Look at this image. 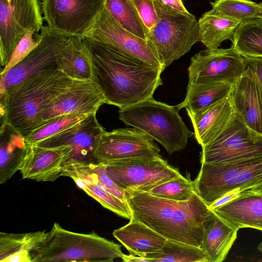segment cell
<instances>
[{
	"mask_svg": "<svg viewBox=\"0 0 262 262\" xmlns=\"http://www.w3.org/2000/svg\"><path fill=\"white\" fill-rule=\"evenodd\" d=\"M84 38L91 55L94 81L103 93L106 103L124 108L152 98L162 85V69L112 46Z\"/></svg>",
	"mask_w": 262,
	"mask_h": 262,
	"instance_id": "1",
	"label": "cell"
},
{
	"mask_svg": "<svg viewBox=\"0 0 262 262\" xmlns=\"http://www.w3.org/2000/svg\"><path fill=\"white\" fill-rule=\"evenodd\" d=\"M125 193L130 220L143 223L167 239L201 247L210 209L196 192L185 201L156 197L147 192Z\"/></svg>",
	"mask_w": 262,
	"mask_h": 262,
	"instance_id": "2",
	"label": "cell"
},
{
	"mask_svg": "<svg viewBox=\"0 0 262 262\" xmlns=\"http://www.w3.org/2000/svg\"><path fill=\"white\" fill-rule=\"evenodd\" d=\"M73 81L58 68L51 69L7 90L0 94L1 122L26 137L35 128L45 108Z\"/></svg>",
	"mask_w": 262,
	"mask_h": 262,
	"instance_id": "3",
	"label": "cell"
},
{
	"mask_svg": "<svg viewBox=\"0 0 262 262\" xmlns=\"http://www.w3.org/2000/svg\"><path fill=\"white\" fill-rule=\"evenodd\" d=\"M123 254L120 245L94 232H75L55 222L31 256L32 262H113Z\"/></svg>",
	"mask_w": 262,
	"mask_h": 262,
	"instance_id": "4",
	"label": "cell"
},
{
	"mask_svg": "<svg viewBox=\"0 0 262 262\" xmlns=\"http://www.w3.org/2000/svg\"><path fill=\"white\" fill-rule=\"evenodd\" d=\"M176 106L153 98L120 108L119 119L126 125L138 128L160 143L169 155L184 149L188 138L194 135L184 123Z\"/></svg>",
	"mask_w": 262,
	"mask_h": 262,
	"instance_id": "5",
	"label": "cell"
},
{
	"mask_svg": "<svg viewBox=\"0 0 262 262\" xmlns=\"http://www.w3.org/2000/svg\"><path fill=\"white\" fill-rule=\"evenodd\" d=\"M195 192L209 207L235 190L262 192V156L223 164L201 163Z\"/></svg>",
	"mask_w": 262,
	"mask_h": 262,
	"instance_id": "6",
	"label": "cell"
},
{
	"mask_svg": "<svg viewBox=\"0 0 262 262\" xmlns=\"http://www.w3.org/2000/svg\"><path fill=\"white\" fill-rule=\"evenodd\" d=\"M158 16L146 40L164 69L201 41L198 21L188 11L181 12L154 0Z\"/></svg>",
	"mask_w": 262,
	"mask_h": 262,
	"instance_id": "7",
	"label": "cell"
},
{
	"mask_svg": "<svg viewBox=\"0 0 262 262\" xmlns=\"http://www.w3.org/2000/svg\"><path fill=\"white\" fill-rule=\"evenodd\" d=\"M262 156V134L238 115L211 142L202 147L201 163L223 164Z\"/></svg>",
	"mask_w": 262,
	"mask_h": 262,
	"instance_id": "8",
	"label": "cell"
},
{
	"mask_svg": "<svg viewBox=\"0 0 262 262\" xmlns=\"http://www.w3.org/2000/svg\"><path fill=\"white\" fill-rule=\"evenodd\" d=\"M105 6V0H42L43 19L55 32L83 37Z\"/></svg>",
	"mask_w": 262,
	"mask_h": 262,
	"instance_id": "9",
	"label": "cell"
},
{
	"mask_svg": "<svg viewBox=\"0 0 262 262\" xmlns=\"http://www.w3.org/2000/svg\"><path fill=\"white\" fill-rule=\"evenodd\" d=\"M154 139L135 127L105 131L94 152L98 163H108L161 157Z\"/></svg>",
	"mask_w": 262,
	"mask_h": 262,
	"instance_id": "10",
	"label": "cell"
},
{
	"mask_svg": "<svg viewBox=\"0 0 262 262\" xmlns=\"http://www.w3.org/2000/svg\"><path fill=\"white\" fill-rule=\"evenodd\" d=\"M104 165L107 174L124 191L147 192L164 182L182 176L161 156Z\"/></svg>",
	"mask_w": 262,
	"mask_h": 262,
	"instance_id": "11",
	"label": "cell"
},
{
	"mask_svg": "<svg viewBox=\"0 0 262 262\" xmlns=\"http://www.w3.org/2000/svg\"><path fill=\"white\" fill-rule=\"evenodd\" d=\"M69 39L48 25L42 26L37 46L21 61L0 74V94L40 72L58 68L57 56Z\"/></svg>",
	"mask_w": 262,
	"mask_h": 262,
	"instance_id": "12",
	"label": "cell"
},
{
	"mask_svg": "<svg viewBox=\"0 0 262 262\" xmlns=\"http://www.w3.org/2000/svg\"><path fill=\"white\" fill-rule=\"evenodd\" d=\"M247 67L245 57L232 46L207 48L191 57L188 69V83L234 82Z\"/></svg>",
	"mask_w": 262,
	"mask_h": 262,
	"instance_id": "13",
	"label": "cell"
},
{
	"mask_svg": "<svg viewBox=\"0 0 262 262\" xmlns=\"http://www.w3.org/2000/svg\"><path fill=\"white\" fill-rule=\"evenodd\" d=\"M83 37L112 46L153 67L164 70L147 40L123 28L105 6Z\"/></svg>",
	"mask_w": 262,
	"mask_h": 262,
	"instance_id": "14",
	"label": "cell"
},
{
	"mask_svg": "<svg viewBox=\"0 0 262 262\" xmlns=\"http://www.w3.org/2000/svg\"><path fill=\"white\" fill-rule=\"evenodd\" d=\"M104 103L105 97L96 82L73 80L68 89L45 108L34 129L42 122L58 116L97 112Z\"/></svg>",
	"mask_w": 262,
	"mask_h": 262,
	"instance_id": "15",
	"label": "cell"
},
{
	"mask_svg": "<svg viewBox=\"0 0 262 262\" xmlns=\"http://www.w3.org/2000/svg\"><path fill=\"white\" fill-rule=\"evenodd\" d=\"M105 131L97 120L95 112L73 126L35 145L51 148L68 146L71 150L70 159L87 163H98L94 152Z\"/></svg>",
	"mask_w": 262,
	"mask_h": 262,
	"instance_id": "16",
	"label": "cell"
},
{
	"mask_svg": "<svg viewBox=\"0 0 262 262\" xmlns=\"http://www.w3.org/2000/svg\"><path fill=\"white\" fill-rule=\"evenodd\" d=\"M92 163L70 159L63 166L61 176L71 178L80 189L104 208L130 220L132 214L127 202L111 193L100 183L93 169Z\"/></svg>",
	"mask_w": 262,
	"mask_h": 262,
	"instance_id": "17",
	"label": "cell"
},
{
	"mask_svg": "<svg viewBox=\"0 0 262 262\" xmlns=\"http://www.w3.org/2000/svg\"><path fill=\"white\" fill-rule=\"evenodd\" d=\"M71 155L68 146L51 148L30 144L18 171L23 179L53 182L61 176L63 166Z\"/></svg>",
	"mask_w": 262,
	"mask_h": 262,
	"instance_id": "18",
	"label": "cell"
},
{
	"mask_svg": "<svg viewBox=\"0 0 262 262\" xmlns=\"http://www.w3.org/2000/svg\"><path fill=\"white\" fill-rule=\"evenodd\" d=\"M187 112L192 124L194 136L202 147L216 138L238 115L231 94L198 111Z\"/></svg>",
	"mask_w": 262,
	"mask_h": 262,
	"instance_id": "19",
	"label": "cell"
},
{
	"mask_svg": "<svg viewBox=\"0 0 262 262\" xmlns=\"http://www.w3.org/2000/svg\"><path fill=\"white\" fill-rule=\"evenodd\" d=\"M231 96L237 114L249 127L262 134V86L249 67L234 82Z\"/></svg>",
	"mask_w": 262,
	"mask_h": 262,
	"instance_id": "20",
	"label": "cell"
},
{
	"mask_svg": "<svg viewBox=\"0 0 262 262\" xmlns=\"http://www.w3.org/2000/svg\"><path fill=\"white\" fill-rule=\"evenodd\" d=\"M211 210L230 226L262 231V192H243L238 197Z\"/></svg>",
	"mask_w": 262,
	"mask_h": 262,
	"instance_id": "21",
	"label": "cell"
},
{
	"mask_svg": "<svg viewBox=\"0 0 262 262\" xmlns=\"http://www.w3.org/2000/svg\"><path fill=\"white\" fill-rule=\"evenodd\" d=\"M113 235L131 254L143 257L161 252L167 240L143 223L133 220L115 230Z\"/></svg>",
	"mask_w": 262,
	"mask_h": 262,
	"instance_id": "22",
	"label": "cell"
},
{
	"mask_svg": "<svg viewBox=\"0 0 262 262\" xmlns=\"http://www.w3.org/2000/svg\"><path fill=\"white\" fill-rule=\"evenodd\" d=\"M237 231L210 210L204 224L201 246L207 262H221L225 259L237 237Z\"/></svg>",
	"mask_w": 262,
	"mask_h": 262,
	"instance_id": "23",
	"label": "cell"
},
{
	"mask_svg": "<svg viewBox=\"0 0 262 262\" xmlns=\"http://www.w3.org/2000/svg\"><path fill=\"white\" fill-rule=\"evenodd\" d=\"M57 62L58 68L72 80L94 81L91 55L83 37L70 36Z\"/></svg>",
	"mask_w": 262,
	"mask_h": 262,
	"instance_id": "24",
	"label": "cell"
},
{
	"mask_svg": "<svg viewBox=\"0 0 262 262\" xmlns=\"http://www.w3.org/2000/svg\"><path fill=\"white\" fill-rule=\"evenodd\" d=\"M30 144L25 137L7 123L1 122L0 129V184L9 180L19 170V165Z\"/></svg>",
	"mask_w": 262,
	"mask_h": 262,
	"instance_id": "25",
	"label": "cell"
},
{
	"mask_svg": "<svg viewBox=\"0 0 262 262\" xmlns=\"http://www.w3.org/2000/svg\"><path fill=\"white\" fill-rule=\"evenodd\" d=\"M46 231L24 233L0 232L1 262H32L31 252L47 237Z\"/></svg>",
	"mask_w": 262,
	"mask_h": 262,
	"instance_id": "26",
	"label": "cell"
},
{
	"mask_svg": "<svg viewBox=\"0 0 262 262\" xmlns=\"http://www.w3.org/2000/svg\"><path fill=\"white\" fill-rule=\"evenodd\" d=\"M233 87L231 81L188 83L185 98L176 107L178 110L185 108L187 111H198L230 95Z\"/></svg>",
	"mask_w": 262,
	"mask_h": 262,
	"instance_id": "27",
	"label": "cell"
},
{
	"mask_svg": "<svg viewBox=\"0 0 262 262\" xmlns=\"http://www.w3.org/2000/svg\"><path fill=\"white\" fill-rule=\"evenodd\" d=\"M239 20L214 13H204L198 21L201 41L207 48H217L226 40H232Z\"/></svg>",
	"mask_w": 262,
	"mask_h": 262,
	"instance_id": "28",
	"label": "cell"
},
{
	"mask_svg": "<svg viewBox=\"0 0 262 262\" xmlns=\"http://www.w3.org/2000/svg\"><path fill=\"white\" fill-rule=\"evenodd\" d=\"M231 41V46L243 56L262 57V18L241 22Z\"/></svg>",
	"mask_w": 262,
	"mask_h": 262,
	"instance_id": "29",
	"label": "cell"
},
{
	"mask_svg": "<svg viewBox=\"0 0 262 262\" xmlns=\"http://www.w3.org/2000/svg\"><path fill=\"white\" fill-rule=\"evenodd\" d=\"M25 33L13 18L8 0H0V59L2 67L7 64L15 47Z\"/></svg>",
	"mask_w": 262,
	"mask_h": 262,
	"instance_id": "30",
	"label": "cell"
},
{
	"mask_svg": "<svg viewBox=\"0 0 262 262\" xmlns=\"http://www.w3.org/2000/svg\"><path fill=\"white\" fill-rule=\"evenodd\" d=\"M105 7L123 28L146 40L148 31L130 0H105Z\"/></svg>",
	"mask_w": 262,
	"mask_h": 262,
	"instance_id": "31",
	"label": "cell"
},
{
	"mask_svg": "<svg viewBox=\"0 0 262 262\" xmlns=\"http://www.w3.org/2000/svg\"><path fill=\"white\" fill-rule=\"evenodd\" d=\"M145 257L150 262H207V256L201 247L169 239L161 252L148 254Z\"/></svg>",
	"mask_w": 262,
	"mask_h": 262,
	"instance_id": "32",
	"label": "cell"
},
{
	"mask_svg": "<svg viewBox=\"0 0 262 262\" xmlns=\"http://www.w3.org/2000/svg\"><path fill=\"white\" fill-rule=\"evenodd\" d=\"M14 21L25 32L31 29L39 31L43 17L40 0H8Z\"/></svg>",
	"mask_w": 262,
	"mask_h": 262,
	"instance_id": "33",
	"label": "cell"
},
{
	"mask_svg": "<svg viewBox=\"0 0 262 262\" xmlns=\"http://www.w3.org/2000/svg\"><path fill=\"white\" fill-rule=\"evenodd\" d=\"M210 4L214 13L242 22L262 18V6L250 0H215Z\"/></svg>",
	"mask_w": 262,
	"mask_h": 262,
	"instance_id": "34",
	"label": "cell"
},
{
	"mask_svg": "<svg viewBox=\"0 0 262 262\" xmlns=\"http://www.w3.org/2000/svg\"><path fill=\"white\" fill-rule=\"evenodd\" d=\"M90 115L77 113L53 117L42 122L25 137V138L30 144H36L73 126Z\"/></svg>",
	"mask_w": 262,
	"mask_h": 262,
	"instance_id": "35",
	"label": "cell"
},
{
	"mask_svg": "<svg viewBox=\"0 0 262 262\" xmlns=\"http://www.w3.org/2000/svg\"><path fill=\"white\" fill-rule=\"evenodd\" d=\"M151 195L177 201L190 199L195 193L194 181L183 176L164 182L147 191Z\"/></svg>",
	"mask_w": 262,
	"mask_h": 262,
	"instance_id": "36",
	"label": "cell"
},
{
	"mask_svg": "<svg viewBox=\"0 0 262 262\" xmlns=\"http://www.w3.org/2000/svg\"><path fill=\"white\" fill-rule=\"evenodd\" d=\"M39 39V31L34 29L28 30L15 47L1 74L7 72L21 61L37 46Z\"/></svg>",
	"mask_w": 262,
	"mask_h": 262,
	"instance_id": "37",
	"label": "cell"
},
{
	"mask_svg": "<svg viewBox=\"0 0 262 262\" xmlns=\"http://www.w3.org/2000/svg\"><path fill=\"white\" fill-rule=\"evenodd\" d=\"M130 1L148 31L155 27L158 22V16L154 0Z\"/></svg>",
	"mask_w": 262,
	"mask_h": 262,
	"instance_id": "38",
	"label": "cell"
},
{
	"mask_svg": "<svg viewBox=\"0 0 262 262\" xmlns=\"http://www.w3.org/2000/svg\"><path fill=\"white\" fill-rule=\"evenodd\" d=\"M249 67L255 73L262 86V57L244 56Z\"/></svg>",
	"mask_w": 262,
	"mask_h": 262,
	"instance_id": "39",
	"label": "cell"
},
{
	"mask_svg": "<svg viewBox=\"0 0 262 262\" xmlns=\"http://www.w3.org/2000/svg\"><path fill=\"white\" fill-rule=\"evenodd\" d=\"M164 4L181 12H188L184 6L182 0H160Z\"/></svg>",
	"mask_w": 262,
	"mask_h": 262,
	"instance_id": "40",
	"label": "cell"
},
{
	"mask_svg": "<svg viewBox=\"0 0 262 262\" xmlns=\"http://www.w3.org/2000/svg\"><path fill=\"white\" fill-rule=\"evenodd\" d=\"M122 260L124 262H150V260L146 258L135 255H125L123 254L121 257Z\"/></svg>",
	"mask_w": 262,
	"mask_h": 262,
	"instance_id": "41",
	"label": "cell"
},
{
	"mask_svg": "<svg viewBox=\"0 0 262 262\" xmlns=\"http://www.w3.org/2000/svg\"><path fill=\"white\" fill-rule=\"evenodd\" d=\"M258 249L262 253V241L261 243L259 244L258 246Z\"/></svg>",
	"mask_w": 262,
	"mask_h": 262,
	"instance_id": "42",
	"label": "cell"
},
{
	"mask_svg": "<svg viewBox=\"0 0 262 262\" xmlns=\"http://www.w3.org/2000/svg\"><path fill=\"white\" fill-rule=\"evenodd\" d=\"M259 4L262 6V2H261L260 3H259Z\"/></svg>",
	"mask_w": 262,
	"mask_h": 262,
	"instance_id": "43",
	"label": "cell"
}]
</instances>
